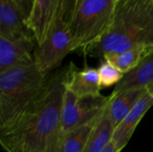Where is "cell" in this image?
I'll return each mask as SVG.
<instances>
[{
    "label": "cell",
    "instance_id": "cell-1",
    "mask_svg": "<svg viewBox=\"0 0 153 152\" xmlns=\"http://www.w3.org/2000/svg\"><path fill=\"white\" fill-rule=\"evenodd\" d=\"M65 74V68L48 76L42 94L34 104L0 132V144L5 151H58Z\"/></svg>",
    "mask_w": 153,
    "mask_h": 152
},
{
    "label": "cell",
    "instance_id": "cell-2",
    "mask_svg": "<svg viewBox=\"0 0 153 152\" xmlns=\"http://www.w3.org/2000/svg\"><path fill=\"white\" fill-rule=\"evenodd\" d=\"M137 46L153 47V0H121L112 23L97 42L84 48L85 56L101 58Z\"/></svg>",
    "mask_w": 153,
    "mask_h": 152
},
{
    "label": "cell",
    "instance_id": "cell-3",
    "mask_svg": "<svg viewBox=\"0 0 153 152\" xmlns=\"http://www.w3.org/2000/svg\"><path fill=\"white\" fill-rule=\"evenodd\" d=\"M48 78L34 62L0 73V132L34 104L42 94Z\"/></svg>",
    "mask_w": 153,
    "mask_h": 152
},
{
    "label": "cell",
    "instance_id": "cell-4",
    "mask_svg": "<svg viewBox=\"0 0 153 152\" xmlns=\"http://www.w3.org/2000/svg\"><path fill=\"white\" fill-rule=\"evenodd\" d=\"M116 9L113 0H77L67 25L74 51H82L101 39L109 29Z\"/></svg>",
    "mask_w": 153,
    "mask_h": 152
},
{
    "label": "cell",
    "instance_id": "cell-5",
    "mask_svg": "<svg viewBox=\"0 0 153 152\" xmlns=\"http://www.w3.org/2000/svg\"><path fill=\"white\" fill-rule=\"evenodd\" d=\"M74 51V39L67 23L60 13L52 24L44 41L36 45L34 63L46 75L58 68L64 58Z\"/></svg>",
    "mask_w": 153,
    "mask_h": 152
},
{
    "label": "cell",
    "instance_id": "cell-6",
    "mask_svg": "<svg viewBox=\"0 0 153 152\" xmlns=\"http://www.w3.org/2000/svg\"><path fill=\"white\" fill-rule=\"evenodd\" d=\"M110 99L102 94L79 97L65 90L61 111V134L98 119Z\"/></svg>",
    "mask_w": 153,
    "mask_h": 152
},
{
    "label": "cell",
    "instance_id": "cell-7",
    "mask_svg": "<svg viewBox=\"0 0 153 152\" xmlns=\"http://www.w3.org/2000/svg\"><path fill=\"white\" fill-rule=\"evenodd\" d=\"M0 36L14 40H35L28 17L13 0H0Z\"/></svg>",
    "mask_w": 153,
    "mask_h": 152
},
{
    "label": "cell",
    "instance_id": "cell-8",
    "mask_svg": "<svg viewBox=\"0 0 153 152\" xmlns=\"http://www.w3.org/2000/svg\"><path fill=\"white\" fill-rule=\"evenodd\" d=\"M65 87L66 90L79 97L97 96L101 94L98 70L89 66L81 69L73 62H70L65 67Z\"/></svg>",
    "mask_w": 153,
    "mask_h": 152
},
{
    "label": "cell",
    "instance_id": "cell-9",
    "mask_svg": "<svg viewBox=\"0 0 153 152\" xmlns=\"http://www.w3.org/2000/svg\"><path fill=\"white\" fill-rule=\"evenodd\" d=\"M64 0H34L28 22L33 30L37 45L41 44L46 39L52 24L62 13Z\"/></svg>",
    "mask_w": 153,
    "mask_h": 152
},
{
    "label": "cell",
    "instance_id": "cell-10",
    "mask_svg": "<svg viewBox=\"0 0 153 152\" xmlns=\"http://www.w3.org/2000/svg\"><path fill=\"white\" fill-rule=\"evenodd\" d=\"M35 40H14L0 36V73L34 62Z\"/></svg>",
    "mask_w": 153,
    "mask_h": 152
},
{
    "label": "cell",
    "instance_id": "cell-11",
    "mask_svg": "<svg viewBox=\"0 0 153 152\" xmlns=\"http://www.w3.org/2000/svg\"><path fill=\"white\" fill-rule=\"evenodd\" d=\"M152 106L153 97L146 90L134 108L115 128L112 142L117 151L121 152L127 145L139 123Z\"/></svg>",
    "mask_w": 153,
    "mask_h": 152
},
{
    "label": "cell",
    "instance_id": "cell-12",
    "mask_svg": "<svg viewBox=\"0 0 153 152\" xmlns=\"http://www.w3.org/2000/svg\"><path fill=\"white\" fill-rule=\"evenodd\" d=\"M146 90V89L134 88L110 95L108 110L115 128L134 108Z\"/></svg>",
    "mask_w": 153,
    "mask_h": 152
},
{
    "label": "cell",
    "instance_id": "cell-13",
    "mask_svg": "<svg viewBox=\"0 0 153 152\" xmlns=\"http://www.w3.org/2000/svg\"><path fill=\"white\" fill-rule=\"evenodd\" d=\"M153 82V53L145 57L134 69L124 74V77L115 86L112 94L134 88L147 89Z\"/></svg>",
    "mask_w": 153,
    "mask_h": 152
},
{
    "label": "cell",
    "instance_id": "cell-14",
    "mask_svg": "<svg viewBox=\"0 0 153 152\" xmlns=\"http://www.w3.org/2000/svg\"><path fill=\"white\" fill-rule=\"evenodd\" d=\"M115 126L109 116L108 106L97 122L83 152H104L112 142Z\"/></svg>",
    "mask_w": 153,
    "mask_h": 152
},
{
    "label": "cell",
    "instance_id": "cell-15",
    "mask_svg": "<svg viewBox=\"0 0 153 152\" xmlns=\"http://www.w3.org/2000/svg\"><path fill=\"white\" fill-rule=\"evenodd\" d=\"M153 53L152 46H137L118 53H110L104 56L124 74L134 69L145 57Z\"/></svg>",
    "mask_w": 153,
    "mask_h": 152
},
{
    "label": "cell",
    "instance_id": "cell-16",
    "mask_svg": "<svg viewBox=\"0 0 153 152\" xmlns=\"http://www.w3.org/2000/svg\"><path fill=\"white\" fill-rule=\"evenodd\" d=\"M100 117L92 122L80 125L65 133L60 134L58 152H83L93 128Z\"/></svg>",
    "mask_w": 153,
    "mask_h": 152
},
{
    "label": "cell",
    "instance_id": "cell-17",
    "mask_svg": "<svg viewBox=\"0 0 153 152\" xmlns=\"http://www.w3.org/2000/svg\"><path fill=\"white\" fill-rule=\"evenodd\" d=\"M97 70L100 75L101 89L116 86L124 77V73L106 59L101 61Z\"/></svg>",
    "mask_w": 153,
    "mask_h": 152
},
{
    "label": "cell",
    "instance_id": "cell-18",
    "mask_svg": "<svg viewBox=\"0 0 153 152\" xmlns=\"http://www.w3.org/2000/svg\"><path fill=\"white\" fill-rule=\"evenodd\" d=\"M77 0H64L62 4V16L66 23L70 21Z\"/></svg>",
    "mask_w": 153,
    "mask_h": 152
},
{
    "label": "cell",
    "instance_id": "cell-19",
    "mask_svg": "<svg viewBox=\"0 0 153 152\" xmlns=\"http://www.w3.org/2000/svg\"><path fill=\"white\" fill-rule=\"evenodd\" d=\"M13 1L18 5V7L22 11V13L29 19V16H30L32 7H33L34 0H13Z\"/></svg>",
    "mask_w": 153,
    "mask_h": 152
},
{
    "label": "cell",
    "instance_id": "cell-20",
    "mask_svg": "<svg viewBox=\"0 0 153 152\" xmlns=\"http://www.w3.org/2000/svg\"><path fill=\"white\" fill-rule=\"evenodd\" d=\"M104 152H118V151L116 150V148H115V146H114L113 142H111L109 143V145L107 147V149L105 150V151Z\"/></svg>",
    "mask_w": 153,
    "mask_h": 152
},
{
    "label": "cell",
    "instance_id": "cell-21",
    "mask_svg": "<svg viewBox=\"0 0 153 152\" xmlns=\"http://www.w3.org/2000/svg\"><path fill=\"white\" fill-rule=\"evenodd\" d=\"M147 91H148V93L149 94H151L152 96L153 97V82L151 84V85H149L148 87H147Z\"/></svg>",
    "mask_w": 153,
    "mask_h": 152
},
{
    "label": "cell",
    "instance_id": "cell-22",
    "mask_svg": "<svg viewBox=\"0 0 153 152\" xmlns=\"http://www.w3.org/2000/svg\"><path fill=\"white\" fill-rule=\"evenodd\" d=\"M113 1H114V2H115V4H117V3H118V2H120V1H121V0H113Z\"/></svg>",
    "mask_w": 153,
    "mask_h": 152
},
{
    "label": "cell",
    "instance_id": "cell-23",
    "mask_svg": "<svg viewBox=\"0 0 153 152\" xmlns=\"http://www.w3.org/2000/svg\"><path fill=\"white\" fill-rule=\"evenodd\" d=\"M57 152H58V151H57Z\"/></svg>",
    "mask_w": 153,
    "mask_h": 152
}]
</instances>
